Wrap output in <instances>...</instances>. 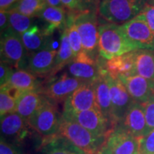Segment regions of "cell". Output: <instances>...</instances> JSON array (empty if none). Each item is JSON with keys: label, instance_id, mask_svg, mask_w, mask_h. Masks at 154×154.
Returning <instances> with one entry per match:
<instances>
[{"label": "cell", "instance_id": "obj_44", "mask_svg": "<svg viewBox=\"0 0 154 154\" xmlns=\"http://www.w3.org/2000/svg\"><path fill=\"white\" fill-rule=\"evenodd\" d=\"M153 34H154V33H153Z\"/></svg>", "mask_w": 154, "mask_h": 154}, {"label": "cell", "instance_id": "obj_32", "mask_svg": "<svg viewBox=\"0 0 154 154\" xmlns=\"http://www.w3.org/2000/svg\"><path fill=\"white\" fill-rule=\"evenodd\" d=\"M139 152L142 154H154V129L141 138Z\"/></svg>", "mask_w": 154, "mask_h": 154}, {"label": "cell", "instance_id": "obj_8", "mask_svg": "<svg viewBox=\"0 0 154 154\" xmlns=\"http://www.w3.org/2000/svg\"><path fill=\"white\" fill-rule=\"evenodd\" d=\"M63 118L76 121L86 129L99 137L106 138L112 126L99 109H93L79 112H63Z\"/></svg>", "mask_w": 154, "mask_h": 154}, {"label": "cell", "instance_id": "obj_39", "mask_svg": "<svg viewBox=\"0 0 154 154\" xmlns=\"http://www.w3.org/2000/svg\"><path fill=\"white\" fill-rule=\"evenodd\" d=\"M19 0H0L1 11H8L16 5Z\"/></svg>", "mask_w": 154, "mask_h": 154}, {"label": "cell", "instance_id": "obj_9", "mask_svg": "<svg viewBox=\"0 0 154 154\" xmlns=\"http://www.w3.org/2000/svg\"><path fill=\"white\" fill-rule=\"evenodd\" d=\"M112 108V126L115 128L120 124L134 101L131 97L126 86L119 78L113 79L107 73Z\"/></svg>", "mask_w": 154, "mask_h": 154}, {"label": "cell", "instance_id": "obj_18", "mask_svg": "<svg viewBox=\"0 0 154 154\" xmlns=\"http://www.w3.org/2000/svg\"><path fill=\"white\" fill-rule=\"evenodd\" d=\"M47 98L38 91H30L22 93L17 97L15 112L25 121H28L31 117L42 106Z\"/></svg>", "mask_w": 154, "mask_h": 154}, {"label": "cell", "instance_id": "obj_1", "mask_svg": "<svg viewBox=\"0 0 154 154\" xmlns=\"http://www.w3.org/2000/svg\"><path fill=\"white\" fill-rule=\"evenodd\" d=\"M137 49L138 48L128 39L121 25L110 22L99 24V55L103 59L109 60Z\"/></svg>", "mask_w": 154, "mask_h": 154}, {"label": "cell", "instance_id": "obj_15", "mask_svg": "<svg viewBox=\"0 0 154 154\" xmlns=\"http://www.w3.org/2000/svg\"><path fill=\"white\" fill-rule=\"evenodd\" d=\"M119 79L126 86L131 97L135 102L143 103L154 94V82L139 75L120 76Z\"/></svg>", "mask_w": 154, "mask_h": 154}, {"label": "cell", "instance_id": "obj_14", "mask_svg": "<svg viewBox=\"0 0 154 154\" xmlns=\"http://www.w3.org/2000/svg\"><path fill=\"white\" fill-rule=\"evenodd\" d=\"M118 125L135 137H143L149 134L143 106L138 102H133L123 120Z\"/></svg>", "mask_w": 154, "mask_h": 154}, {"label": "cell", "instance_id": "obj_2", "mask_svg": "<svg viewBox=\"0 0 154 154\" xmlns=\"http://www.w3.org/2000/svg\"><path fill=\"white\" fill-rule=\"evenodd\" d=\"M57 136L65 138L84 154H96L106 140V138L96 136L76 121L63 118L62 116Z\"/></svg>", "mask_w": 154, "mask_h": 154}, {"label": "cell", "instance_id": "obj_30", "mask_svg": "<svg viewBox=\"0 0 154 154\" xmlns=\"http://www.w3.org/2000/svg\"><path fill=\"white\" fill-rule=\"evenodd\" d=\"M11 90L1 88L0 92V115L1 117L16 111L17 98L10 93Z\"/></svg>", "mask_w": 154, "mask_h": 154}, {"label": "cell", "instance_id": "obj_10", "mask_svg": "<svg viewBox=\"0 0 154 154\" xmlns=\"http://www.w3.org/2000/svg\"><path fill=\"white\" fill-rule=\"evenodd\" d=\"M131 42L138 49L154 50V34L142 14H138L129 22L121 25Z\"/></svg>", "mask_w": 154, "mask_h": 154}, {"label": "cell", "instance_id": "obj_16", "mask_svg": "<svg viewBox=\"0 0 154 154\" xmlns=\"http://www.w3.org/2000/svg\"><path fill=\"white\" fill-rule=\"evenodd\" d=\"M57 51L55 49H47L30 54L27 70L34 76H49L54 69Z\"/></svg>", "mask_w": 154, "mask_h": 154}, {"label": "cell", "instance_id": "obj_7", "mask_svg": "<svg viewBox=\"0 0 154 154\" xmlns=\"http://www.w3.org/2000/svg\"><path fill=\"white\" fill-rule=\"evenodd\" d=\"M141 138L135 137L117 125L106 135L99 151L103 154H136L139 152Z\"/></svg>", "mask_w": 154, "mask_h": 154}, {"label": "cell", "instance_id": "obj_3", "mask_svg": "<svg viewBox=\"0 0 154 154\" xmlns=\"http://www.w3.org/2000/svg\"><path fill=\"white\" fill-rule=\"evenodd\" d=\"M96 10H86L76 14H69L79 32L83 50L94 59L99 54V22Z\"/></svg>", "mask_w": 154, "mask_h": 154}, {"label": "cell", "instance_id": "obj_37", "mask_svg": "<svg viewBox=\"0 0 154 154\" xmlns=\"http://www.w3.org/2000/svg\"><path fill=\"white\" fill-rule=\"evenodd\" d=\"M9 28H10V23H9L7 11H0V30H1V34H3Z\"/></svg>", "mask_w": 154, "mask_h": 154}, {"label": "cell", "instance_id": "obj_21", "mask_svg": "<svg viewBox=\"0 0 154 154\" xmlns=\"http://www.w3.org/2000/svg\"><path fill=\"white\" fill-rule=\"evenodd\" d=\"M107 72L103 73L99 79L94 81L96 88V102L99 110L109 120L112 126V108L109 83L106 79Z\"/></svg>", "mask_w": 154, "mask_h": 154}, {"label": "cell", "instance_id": "obj_26", "mask_svg": "<svg viewBox=\"0 0 154 154\" xmlns=\"http://www.w3.org/2000/svg\"><path fill=\"white\" fill-rule=\"evenodd\" d=\"M49 140L51 141L43 148L41 154H84L61 136H56Z\"/></svg>", "mask_w": 154, "mask_h": 154}, {"label": "cell", "instance_id": "obj_11", "mask_svg": "<svg viewBox=\"0 0 154 154\" xmlns=\"http://www.w3.org/2000/svg\"><path fill=\"white\" fill-rule=\"evenodd\" d=\"M99 61V59H93L83 50L68 65L69 72L75 78L94 82L106 72Z\"/></svg>", "mask_w": 154, "mask_h": 154}, {"label": "cell", "instance_id": "obj_4", "mask_svg": "<svg viewBox=\"0 0 154 154\" xmlns=\"http://www.w3.org/2000/svg\"><path fill=\"white\" fill-rule=\"evenodd\" d=\"M1 62L15 69H27L29 54L25 49L22 36L11 27L1 34Z\"/></svg>", "mask_w": 154, "mask_h": 154}, {"label": "cell", "instance_id": "obj_25", "mask_svg": "<svg viewBox=\"0 0 154 154\" xmlns=\"http://www.w3.org/2000/svg\"><path fill=\"white\" fill-rule=\"evenodd\" d=\"M74 57L72 47L69 44L68 34L65 29L61 34L60 46H59L57 57H56L54 69L50 76H53L59 72L66 65H69L73 61Z\"/></svg>", "mask_w": 154, "mask_h": 154}, {"label": "cell", "instance_id": "obj_38", "mask_svg": "<svg viewBox=\"0 0 154 154\" xmlns=\"http://www.w3.org/2000/svg\"><path fill=\"white\" fill-rule=\"evenodd\" d=\"M86 10H97L101 1L100 0H81Z\"/></svg>", "mask_w": 154, "mask_h": 154}, {"label": "cell", "instance_id": "obj_40", "mask_svg": "<svg viewBox=\"0 0 154 154\" xmlns=\"http://www.w3.org/2000/svg\"><path fill=\"white\" fill-rule=\"evenodd\" d=\"M45 2L48 6L65 9L64 7H63L62 3H61V0H45Z\"/></svg>", "mask_w": 154, "mask_h": 154}, {"label": "cell", "instance_id": "obj_5", "mask_svg": "<svg viewBox=\"0 0 154 154\" xmlns=\"http://www.w3.org/2000/svg\"><path fill=\"white\" fill-rule=\"evenodd\" d=\"M142 9L139 0H102L98 11L108 22L122 25L140 14Z\"/></svg>", "mask_w": 154, "mask_h": 154}, {"label": "cell", "instance_id": "obj_17", "mask_svg": "<svg viewBox=\"0 0 154 154\" xmlns=\"http://www.w3.org/2000/svg\"><path fill=\"white\" fill-rule=\"evenodd\" d=\"M40 84L36 76L25 69H19L15 71L5 85L1 88L7 90H15L16 98L19 94L26 91H39Z\"/></svg>", "mask_w": 154, "mask_h": 154}, {"label": "cell", "instance_id": "obj_29", "mask_svg": "<svg viewBox=\"0 0 154 154\" xmlns=\"http://www.w3.org/2000/svg\"><path fill=\"white\" fill-rule=\"evenodd\" d=\"M65 29H66L67 34H68L69 44L72 47L73 53H74V57H76L83 51L82 42L79 32L77 29L76 26H75L70 15H68L67 25Z\"/></svg>", "mask_w": 154, "mask_h": 154}, {"label": "cell", "instance_id": "obj_20", "mask_svg": "<svg viewBox=\"0 0 154 154\" xmlns=\"http://www.w3.org/2000/svg\"><path fill=\"white\" fill-rule=\"evenodd\" d=\"M21 36L29 56L44 49H50L51 38L38 26H33Z\"/></svg>", "mask_w": 154, "mask_h": 154}, {"label": "cell", "instance_id": "obj_42", "mask_svg": "<svg viewBox=\"0 0 154 154\" xmlns=\"http://www.w3.org/2000/svg\"><path fill=\"white\" fill-rule=\"evenodd\" d=\"M152 2H153V5H154V0H152Z\"/></svg>", "mask_w": 154, "mask_h": 154}, {"label": "cell", "instance_id": "obj_33", "mask_svg": "<svg viewBox=\"0 0 154 154\" xmlns=\"http://www.w3.org/2000/svg\"><path fill=\"white\" fill-rule=\"evenodd\" d=\"M65 9H68L69 14H76L86 9L81 0H61Z\"/></svg>", "mask_w": 154, "mask_h": 154}, {"label": "cell", "instance_id": "obj_19", "mask_svg": "<svg viewBox=\"0 0 154 154\" xmlns=\"http://www.w3.org/2000/svg\"><path fill=\"white\" fill-rule=\"evenodd\" d=\"M136 51L109 59L105 63L104 68L109 76L113 79L120 76H133L135 74Z\"/></svg>", "mask_w": 154, "mask_h": 154}, {"label": "cell", "instance_id": "obj_36", "mask_svg": "<svg viewBox=\"0 0 154 154\" xmlns=\"http://www.w3.org/2000/svg\"><path fill=\"white\" fill-rule=\"evenodd\" d=\"M0 154H21L18 149L12 144L8 143L2 138L0 143Z\"/></svg>", "mask_w": 154, "mask_h": 154}, {"label": "cell", "instance_id": "obj_34", "mask_svg": "<svg viewBox=\"0 0 154 154\" xmlns=\"http://www.w3.org/2000/svg\"><path fill=\"white\" fill-rule=\"evenodd\" d=\"M140 13L143 14L150 29L154 33V5H145Z\"/></svg>", "mask_w": 154, "mask_h": 154}, {"label": "cell", "instance_id": "obj_13", "mask_svg": "<svg viewBox=\"0 0 154 154\" xmlns=\"http://www.w3.org/2000/svg\"><path fill=\"white\" fill-rule=\"evenodd\" d=\"M87 81H84L74 76L63 74L57 80L54 81L39 92L50 101H65L73 92L82 84Z\"/></svg>", "mask_w": 154, "mask_h": 154}, {"label": "cell", "instance_id": "obj_6", "mask_svg": "<svg viewBox=\"0 0 154 154\" xmlns=\"http://www.w3.org/2000/svg\"><path fill=\"white\" fill-rule=\"evenodd\" d=\"M60 119L57 108L47 98L42 106L29 119L27 123L29 127L40 136L50 139L57 136Z\"/></svg>", "mask_w": 154, "mask_h": 154}, {"label": "cell", "instance_id": "obj_41", "mask_svg": "<svg viewBox=\"0 0 154 154\" xmlns=\"http://www.w3.org/2000/svg\"><path fill=\"white\" fill-rule=\"evenodd\" d=\"M96 154H103V153H101V152L100 151H98V153H96Z\"/></svg>", "mask_w": 154, "mask_h": 154}, {"label": "cell", "instance_id": "obj_27", "mask_svg": "<svg viewBox=\"0 0 154 154\" xmlns=\"http://www.w3.org/2000/svg\"><path fill=\"white\" fill-rule=\"evenodd\" d=\"M9 17L10 27L15 32L22 35L25 32L32 27L33 19L21 14L15 9H11L7 11Z\"/></svg>", "mask_w": 154, "mask_h": 154}, {"label": "cell", "instance_id": "obj_23", "mask_svg": "<svg viewBox=\"0 0 154 154\" xmlns=\"http://www.w3.org/2000/svg\"><path fill=\"white\" fill-rule=\"evenodd\" d=\"M47 24L44 31L51 36L57 29H65L67 25L66 13L64 9L47 6L38 16Z\"/></svg>", "mask_w": 154, "mask_h": 154}, {"label": "cell", "instance_id": "obj_35", "mask_svg": "<svg viewBox=\"0 0 154 154\" xmlns=\"http://www.w3.org/2000/svg\"><path fill=\"white\" fill-rule=\"evenodd\" d=\"M14 71L9 65L1 62L0 63V84L1 86L5 85L10 79Z\"/></svg>", "mask_w": 154, "mask_h": 154}, {"label": "cell", "instance_id": "obj_28", "mask_svg": "<svg viewBox=\"0 0 154 154\" xmlns=\"http://www.w3.org/2000/svg\"><path fill=\"white\" fill-rule=\"evenodd\" d=\"M47 6L45 0H19L11 9H15L21 14L33 18L38 16Z\"/></svg>", "mask_w": 154, "mask_h": 154}, {"label": "cell", "instance_id": "obj_22", "mask_svg": "<svg viewBox=\"0 0 154 154\" xmlns=\"http://www.w3.org/2000/svg\"><path fill=\"white\" fill-rule=\"evenodd\" d=\"M28 126L27 121L16 112L1 117V131L5 136L21 140L26 136Z\"/></svg>", "mask_w": 154, "mask_h": 154}, {"label": "cell", "instance_id": "obj_12", "mask_svg": "<svg viewBox=\"0 0 154 154\" xmlns=\"http://www.w3.org/2000/svg\"><path fill=\"white\" fill-rule=\"evenodd\" d=\"M94 82H84L65 100L63 112H79L99 109Z\"/></svg>", "mask_w": 154, "mask_h": 154}, {"label": "cell", "instance_id": "obj_31", "mask_svg": "<svg viewBox=\"0 0 154 154\" xmlns=\"http://www.w3.org/2000/svg\"><path fill=\"white\" fill-rule=\"evenodd\" d=\"M141 105L143 108L148 131L149 133L154 129V94L147 101L141 103Z\"/></svg>", "mask_w": 154, "mask_h": 154}, {"label": "cell", "instance_id": "obj_43", "mask_svg": "<svg viewBox=\"0 0 154 154\" xmlns=\"http://www.w3.org/2000/svg\"><path fill=\"white\" fill-rule=\"evenodd\" d=\"M136 154H142V153H140V152H138V153H136Z\"/></svg>", "mask_w": 154, "mask_h": 154}, {"label": "cell", "instance_id": "obj_24", "mask_svg": "<svg viewBox=\"0 0 154 154\" xmlns=\"http://www.w3.org/2000/svg\"><path fill=\"white\" fill-rule=\"evenodd\" d=\"M135 74L154 82V54L150 50L136 51Z\"/></svg>", "mask_w": 154, "mask_h": 154}]
</instances>
